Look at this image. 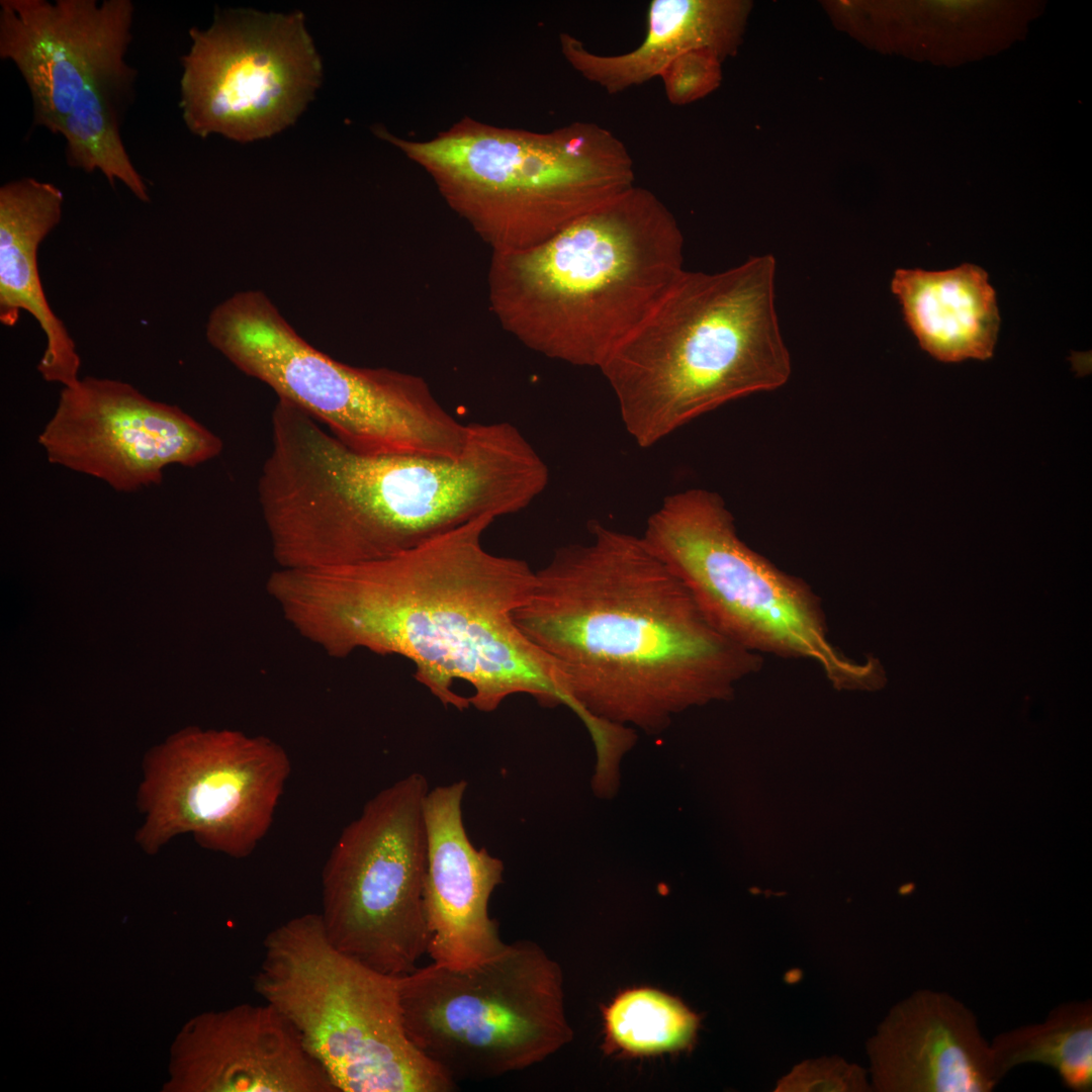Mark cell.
I'll use <instances>...</instances> for the list:
<instances>
[{
	"instance_id": "1",
	"label": "cell",
	"mask_w": 1092,
	"mask_h": 1092,
	"mask_svg": "<svg viewBox=\"0 0 1092 1092\" xmlns=\"http://www.w3.org/2000/svg\"><path fill=\"white\" fill-rule=\"evenodd\" d=\"M483 516L388 557L281 568L267 586L287 620L331 655L362 648L411 660L444 706L492 712L515 694L577 715L557 664L517 626L536 571L485 549Z\"/></svg>"
},
{
	"instance_id": "2",
	"label": "cell",
	"mask_w": 1092,
	"mask_h": 1092,
	"mask_svg": "<svg viewBox=\"0 0 1092 1092\" xmlns=\"http://www.w3.org/2000/svg\"><path fill=\"white\" fill-rule=\"evenodd\" d=\"M589 533L536 571L514 614L587 713L655 724L760 669V654L724 636L642 536L599 522Z\"/></svg>"
},
{
	"instance_id": "3",
	"label": "cell",
	"mask_w": 1092,
	"mask_h": 1092,
	"mask_svg": "<svg viewBox=\"0 0 1092 1092\" xmlns=\"http://www.w3.org/2000/svg\"><path fill=\"white\" fill-rule=\"evenodd\" d=\"M548 482L547 464L508 422L469 424L456 458L359 453L311 424L284 453L275 503L296 555L326 567L388 557L477 518L518 513Z\"/></svg>"
},
{
	"instance_id": "4",
	"label": "cell",
	"mask_w": 1092,
	"mask_h": 1092,
	"mask_svg": "<svg viewBox=\"0 0 1092 1092\" xmlns=\"http://www.w3.org/2000/svg\"><path fill=\"white\" fill-rule=\"evenodd\" d=\"M775 277L771 255L716 273L684 269L613 351L600 370L639 447L789 380Z\"/></svg>"
},
{
	"instance_id": "5",
	"label": "cell",
	"mask_w": 1092,
	"mask_h": 1092,
	"mask_svg": "<svg viewBox=\"0 0 1092 1092\" xmlns=\"http://www.w3.org/2000/svg\"><path fill=\"white\" fill-rule=\"evenodd\" d=\"M684 237L649 189H631L576 219L514 262L547 318L550 354L601 368L684 270Z\"/></svg>"
},
{
	"instance_id": "6",
	"label": "cell",
	"mask_w": 1092,
	"mask_h": 1092,
	"mask_svg": "<svg viewBox=\"0 0 1092 1092\" xmlns=\"http://www.w3.org/2000/svg\"><path fill=\"white\" fill-rule=\"evenodd\" d=\"M255 991L296 1029L337 1092H449L456 1083L410 1038L399 977L338 949L320 913L263 941Z\"/></svg>"
},
{
	"instance_id": "7",
	"label": "cell",
	"mask_w": 1092,
	"mask_h": 1092,
	"mask_svg": "<svg viewBox=\"0 0 1092 1092\" xmlns=\"http://www.w3.org/2000/svg\"><path fill=\"white\" fill-rule=\"evenodd\" d=\"M728 639L758 654L815 662L835 688L878 690L880 660L857 662L830 641L819 598L738 536L722 497L703 488L666 496L641 535Z\"/></svg>"
},
{
	"instance_id": "8",
	"label": "cell",
	"mask_w": 1092,
	"mask_h": 1092,
	"mask_svg": "<svg viewBox=\"0 0 1092 1092\" xmlns=\"http://www.w3.org/2000/svg\"><path fill=\"white\" fill-rule=\"evenodd\" d=\"M206 337L239 370L356 452L456 458L465 447L469 424L442 408L418 382L351 367L316 350L260 291L239 292L218 304Z\"/></svg>"
},
{
	"instance_id": "9",
	"label": "cell",
	"mask_w": 1092,
	"mask_h": 1092,
	"mask_svg": "<svg viewBox=\"0 0 1092 1092\" xmlns=\"http://www.w3.org/2000/svg\"><path fill=\"white\" fill-rule=\"evenodd\" d=\"M374 132L462 195L502 203L534 247L635 186L625 144L590 121L538 132L463 117L428 140Z\"/></svg>"
},
{
	"instance_id": "10",
	"label": "cell",
	"mask_w": 1092,
	"mask_h": 1092,
	"mask_svg": "<svg viewBox=\"0 0 1092 1092\" xmlns=\"http://www.w3.org/2000/svg\"><path fill=\"white\" fill-rule=\"evenodd\" d=\"M398 985L410 1038L455 1083L525 1069L572 1038L560 967L532 941L465 968L432 962Z\"/></svg>"
},
{
	"instance_id": "11",
	"label": "cell",
	"mask_w": 1092,
	"mask_h": 1092,
	"mask_svg": "<svg viewBox=\"0 0 1092 1092\" xmlns=\"http://www.w3.org/2000/svg\"><path fill=\"white\" fill-rule=\"evenodd\" d=\"M421 774L369 800L332 848L322 874L320 913L341 951L380 972L403 976L427 953L424 907L427 841Z\"/></svg>"
},
{
	"instance_id": "12",
	"label": "cell",
	"mask_w": 1092,
	"mask_h": 1092,
	"mask_svg": "<svg viewBox=\"0 0 1092 1092\" xmlns=\"http://www.w3.org/2000/svg\"><path fill=\"white\" fill-rule=\"evenodd\" d=\"M290 772L286 750L268 737L184 731L144 760L136 841L154 853L190 833L204 848L245 858L272 826Z\"/></svg>"
},
{
	"instance_id": "13",
	"label": "cell",
	"mask_w": 1092,
	"mask_h": 1092,
	"mask_svg": "<svg viewBox=\"0 0 1092 1092\" xmlns=\"http://www.w3.org/2000/svg\"><path fill=\"white\" fill-rule=\"evenodd\" d=\"M189 34L180 107L200 138L272 135L295 120L320 85L321 60L299 12L221 11Z\"/></svg>"
},
{
	"instance_id": "14",
	"label": "cell",
	"mask_w": 1092,
	"mask_h": 1092,
	"mask_svg": "<svg viewBox=\"0 0 1092 1092\" xmlns=\"http://www.w3.org/2000/svg\"><path fill=\"white\" fill-rule=\"evenodd\" d=\"M50 463L131 492L160 484L170 465L194 467L218 456V436L175 404L132 385L87 376L63 387L37 437Z\"/></svg>"
},
{
	"instance_id": "15",
	"label": "cell",
	"mask_w": 1092,
	"mask_h": 1092,
	"mask_svg": "<svg viewBox=\"0 0 1092 1092\" xmlns=\"http://www.w3.org/2000/svg\"><path fill=\"white\" fill-rule=\"evenodd\" d=\"M130 0H1L0 58L23 78L33 126L54 134L79 97L126 62Z\"/></svg>"
},
{
	"instance_id": "16",
	"label": "cell",
	"mask_w": 1092,
	"mask_h": 1092,
	"mask_svg": "<svg viewBox=\"0 0 1092 1092\" xmlns=\"http://www.w3.org/2000/svg\"><path fill=\"white\" fill-rule=\"evenodd\" d=\"M171 1066L175 1091L337 1092L293 1025L266 1002L192 1018Z\"/></svg>"
},
{
	"instance_id": "17",
	"label": "cell",
	"mask_w": 1092,
	"mask_h": 1092,
	"mask_svg": "<svg viewBox=\"0 0 1092 1092\" xmlns=\"http://www.w3.org/2000/svg\"><path fill=\"white\" fill-rule=\"evenodd\" d=\"M467 784L429 790L424 803L427 864L424 907L432 962L465 968L499 953L506 943L488 903L502 883L504 866L470 841L462 818Z\"/></svg>"
},
{
	"instance_id": "18",
	"label": "cell",
	"mask_w": 1092,
	"mask_h": 1092,
	"mask_svg": "<svg viewBox=\"0 0 1092 1092\" xmlns=\"http://www.w3.org/2000/svg\"><path fill=\"white\" fill-rule=\"evenodd\" d=\"M884 1092H990L1000 1082L975 1013L952 995L918 990L895 1005L868 1043Z\"/></svg>"
},
{
	"instance_id": "19",
	"label": "cell",
	"mask_w": 1092,
	"mask_h": 1092,
	"mask_svg": "<svg viewBox=\"0 0 1092 1092\" xmlns=\"http://www.w3.org/2000/svg\"><path fill=\"white\" fill-rule=\"evenodd\" d=\"M64 194L55 184L31 177L0 188V322L13 327L20 311L30 313L46 337L37 371L63 387L79 380L81 360L63 322L51 308L37 268L40 243L60 223Z\"/></svg>"
},
{
	"instance_id": "20",
	"label": "cell",
	"mask_w": 1092,
	"mask_h": 1092,
	"mask_svg": "<svg viewBox=\"0 0 1092 1092\" xmlns=\"http://www.w3.org/2000/svg\"><path fill=\"white\" fill-rule=\"evenodd\" d=\"M744 12V5L735 1L652 0L645 37L631 52L596 54L577 37L561 33V53L585 80L618 94L659 77L687 53L709 51L721 60L730 55L738 43Z\"/></svg>"
},
{
	"instance_id": "21",
	"label": "cell",
	"mask_w": 1092,
	"mask_h": 1092,
	"mask_svg": "<svg viewBox=\"0 0 1092 1092\" xmlns=\"http://www.w3.org/2000/svg\"><path fill=\"white\" fill-rule=\"evenodd\" d=\"M921 348L943 362L992 357L1000 317L987 273L964 264L945 271L898 269L891 282Z\"/></svg>"
},
{
	"instance_id": "22",
	"label": "cell",
	"mask_w": 1092,
	"mask_h": 1092,
	"mask_svg": "<svg viewBox=\"0 0 1092 1092\" xmlns=\"http://www.w3.org/2000/svg\"><path fill=\"white\" fill-rule=\"evenodd\" d=\"M990 1044L1000 1081L1018 1066L1040 1064L1052 1068L1066 1088L1092 1090L1091 999L1062 1003L1041 1022L1003 1031Z\"/></svg>"
},
{
	"instance_id": "23",
	"label": "cell",
	"mask_w": 1092,
	"mask_h": 1092,
	"mask_svg": "<svg viewBox=\"0 0 1092 1092\" xmlns=\"http://www.w3.org/2000/svg\"><path fill=\"white\" fill-rule=\"evenodd\" d=\"M608 1053L650 1057L692 1049L700 1017L678 998L649 987L625 990L604 1009Z\"/></svg>"
},
{
	"instance_id": "24",
	"label": "cell",
	"mask_w": 1092,
	"mask_h": 1092,
	"mask_svg": "<svg viewBox=\"0 0 1092 1092\" xmlns=\"http://www.w3.org/2000/svg\"><path fill=\"white\" fill-rule=\"evenodd\" d=\"M721 61L712 52L699 50L671 62L659 76L669 103L686 105L713 91L720 83Z\"/></svg>"
},
{
	"instance_id": "25",
	"label": "cell",
	"mask_w": 1092,
	"mask_h": 1092,
	"mask_svg": "<svg viewBox=\"0 0 1092 1092\" xmlns=\"http://www.w3.org/2000/svg\"><path fill=\"white\" fill-rule=\"evenodd\" d=\"M788 1090H852L866 1091L869 1085L864 1072L835 1059L805 1063L788 1077Z\"/></svg>"
}]
</instances>
